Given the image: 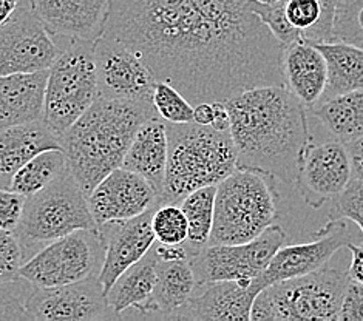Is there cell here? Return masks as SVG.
I'll use <instances>...</instances> for the list:
<instances>
[{"label": "cell", "mask_w": 363, "mask_h": 321, "mask_svg": "<svg viewBox=\"0 0 363 321\" xmlns=\"http://www.w3.org/2000/svg\"><path fill=\"white\" fill-rule=\"evenodd\" d=\"M104 34L192 103L284 85V45L249 0H108Z\"/></svg>", "instance_id": "obj_1"}, {"label": "cell", "mask_w": 363, "mask_h": 321, "mask_svg": "<svg viewBox=\"0 0 363 321\" xmlns=\"http://www.w3.org/2000/svg\"><path fill=\"white\" fill-rule=\"evenodd\" d=\"M237 169L269 173L296 186L300 159L313 144L306 107L286 85L255 86L228 99Z\"/></svg>", "instance_id": "obj_2"}, {"label": "cell", "mask_w": 363, "mask_h": 321, "mask_svg": "<svg viewBox=\"0 0 363 321\" xmlns=\"http://www.w3.org/2000/svg\"><path fill=\"white\" fill-rule=\"evenodd\" d=\"M158 111L153 102L98 98L60 140L68 170L87 196L110 171L123 166L140 127Z\"/></svg>", "instance_id": "obj_3"}, {"label": "cell", "mask_w": 363, "mask_h": 321, "mask_svg": "<svg viewBox=\"0 0 363 321\" xmlns=\"http://www.w3.org/2000/svg\"><path fill=\"white\" fill-rule=\"evenodd\" d=\"M167 124L169 156L161 204H181L195 190L218 186L237 170V150L230 130L220 132L196 123Z\"/></svg>", "instance_id": "obj_4"}, {"label": "cell", "mask_w": 363, "mask_h": 321, "mask_svg": "<svg viewBox=\"0 0 363 321\" xmlns=\"http://www.w3.org/2000/svg\"><path fill=\"white\" fill-rule=\"evenodd\" d=\"M279 190L269 173L237 169L217 186L209 244H240L279 220Z\"/></svg>", "instance_id": "obj_5"}, {"label": "cell", "mask_w": 363, "mask_h": 321, "mask_svg": "<svg viewBox=\"0 0 363 321\" xmlns=\"http://www.w3.org/2000/svg\"><path fill=\"white\" fill-rule=\"evenodd\" d=\"M348 281V272L325 266L313 274L274 283L257 293L250 320L335 321Z\"/></svg>", "instance_id": "obj_6"}, {"label": "cell", "mask_w": 363, "mask_h": 321, "mask_svg": "<svg viewBox=\"0 0 363 321\" xmlns=\"http://www.w3.org/2000/svg\"><path fill=\"white\" fill-rule=\"evenodd\" d=\"M96 227L87 193L67 169L45 188L27 196L21 224L14 233L27 261L51 241L76 230Z\"/></svg>", "instance_id": "obj_7"}, {"label": "cell", "mask_w": 363, "mask_h": 321, "mask_svg": "<svg viewBox=\"0 0 363 321\" xmlns=\"http://www.w3.org/2000/svg\"><path fill=\"white\" fill-rule=\"evenodd\" d=\"M99 98L94 42L73 40L48 68L44 120L59 140Z\"/></svg>", "instance_id": "obj_8"}, {"label": "cell", "mask_w": 363, "mask_h": 321, "mask_svg": "<svg viewBox=\"0 0 363 321\" xmlns=\"http://www.w3.org/2000/svg\"><path fill=\"white\" fill-rule=\"evenodd\" d=\"M106 240L99 227L81 229L48 242L21 267L34 288H57L99 276Z\"/></svg>", "instance_id": "obj_9"}, {"label": "cell", "mask_w": 363, "mask_h": 321, "mask_svg": "<svg viewBox=\"0 0 363 321\" xmlns=\"http://www.w3.org/2000/svg\"><path fill=\"white\" fill-rule=\"evenodd\" d=\"M286 240V232L279 224H274L247 242L206 246L189 258L196 284L237 281L247 288L264 272L275 252L284 246Z\"/></svg>", "instance_id": "obj_10"}, {"label": "cell", "mask_w": 363, "mask_h": 321, "mask_svg": "<svg viewBox=\"0 0 363 321\" xmlns=\"http://www.w3.org/2000/svg\"><path fill=\"white\" fill-rule=\"evenodd\" d=\"M60 48L22 0L16 13L0 27V76L48 70Z\"/></svg>", "instance_id": "obj_11"}, {"label": "cell", "mask_w": 363, "mask_h": 321, "mask_svg": "<svg viewBox=\"0 0 363 321\" xmlns=\"http://www.w3.org/2000/svg\"><path fill=\"white\" fill-rule=\"evenodd\" d=\"M94 64L101 98L153 102L157 77L149 65L124 43L102 34L94 40Z\"/></svg>", "instance_id": "obj_12"}, {"label": "cell", "mask_w": 363, "mask_h": 321, "mask_svg": "<svg viewBox=\"0 0 363 321\" xmlns=\"http://www.w3.org/2000/svg\"><path fill=\"white\" fill-rule=\"evenodd\" d=\"M27 315L33 321H96L121 318L108 306L106 291L98 276L57 286V288H34L27 303Z\"/></svg>", "instance_id": "obj_13"}, {"label": "cell", "mask_w": 363, "mask_h": 321, "mask_svg": "<svg viewBox=\"0 0 363 321\" xmlns=\"http://www.w3.org/2000/svg\"><path fill=\"white\" fill-rule=\"evenodd\" d=\"M354 179L347 144L330 141L311 144L300 159L296 187L313 209L340 196Z\"/></svg>", "instance_id": "obj_14"}, {"label": "cell", "mask_w": 363, "mask_h": 321, "mask_svg": "<svg viewBox=\"0 0 363 321\" xmlns=\"http://www.w3.org/2000/svg\"><path fill=\"white\" fill-rule=\"evenodd\" d=\"M351 242L345 220H330L314 233V238L303 244L281 246L275 252L264 272L252 281V288L260 292L274 283L297 278L313 274L328 264L337 250Z\"/></svg>", "instance_id": "obj_15"}, {"label": "cell", "mask_w": 363, "mask_h": 321, "mask_svg": "<svg viewBox=\"0 0 363 321\" xmlns=\"http://www.w3.org/2000/svg\"><path fill=\"white\" fill-rule=\"evenodd\" d=\"M158 204L160 193L152 182L124 167L110 171L89 195V205L98 227L135 218Z\"/></svg>", "instance_id": "obj_16"}, {"label": "cell", "mask_w": 363, "mask_h": 321, "mask_svg": "<svg viewBox=\"0 0 363 321\" xmlns=\"http://www.w3.org/2000/svg\"><path fill=\"white\" fill-rule=\"evenodd\" d=\"M50 36L67 42H94L106 31L108 0H30Z\"/></svg>", "instance_id": "obj_17"}, {"label": "cell", "mask_w": 363, "mask_h": 321, "mask_svg": "<svg viewBox=\"0 0 363 321\" xmlns=\"http://www.w3.org/2000/svg\"><path fill=\"white\" fill-rule=\"evenodd\" d=\"M158 205L135 218L99 225L106 240V257L98 278L106 293L118 276L140 261L157 241L152 227V216Z\"/></svg>", "instance_id": "obj_18"}, {"label": "cell", "mask_w": 363, "mask_h": 321, "mask_svg": "<svg viewBox=\"0 0 363 321\" xmlns=\"http://www.w3.org/2000/svg\"><path fill=\"white\" fill-rule=\"evenodd\" d=\"M257 291L237 281H211L196 284L192 297L172 320L198 321H250Z\"/></svg>", "instance_id": "obj_19"}, {"label": "cell", "mask_w": 363, "mask_h": 321, "mask_svg": "<svg viewBox=\"0 0 363 321\" xmlns=\"http://www.w3.org/2000/svg\"><path fill=\"white\" fill-rule=\"evenodd\" d=\"M284 85L306 108L313 110L323 99L328 84L325 56L314 43L297 40L283 51Z\"/></svg>", "instance_id": "obj_20"}, {"label": "cell", "mask_w": 363, "mask_h": 321, "mask_svg": "<svg viewBox=\"0 0 363 321\" xmlns=\"http://www.w3.org/2000/svg\"><path fill=\"white\" fill-rule=\"evenodd\" d=\"M48 70L0 76V128L44 118Z\"/></svg>", "instance_id": "obj_21"}, {"label": "cell", "mask_w": 363, "mask_h": 321, "mask_svg": "<svg viewBox=\"0 0 363 321\" xmlns=\"http://www.w3.org/2000/svg\"><path fill=\"white\" fill-rule=\"evenodd\" d=\"M196 289V278L189 259L161 261L157 264V283L150 298L132 309L143 318L172 320Z\"/></svg>", "instance_id": "obj_22"}, {"label": "cell", "mask_w": 363, "mask_h": 321, "mask_svg": "<svg viewBox=\"0 0 363 321\" xmlns=\"http://www.w3.org/2000/svg\"><path fill=\"white\" fill-rule=\"evenodd\" d=\"M47 149H62V144L42 119L0 128V188H10L16 171Z\"/></svg>", "instance_id": "obj_23"}, {"label": "cell", "mask_w": 363, "mask_h": 321, "mask_svg": "<svg viewBox=\"0 0 363 321\" xmlns=\"http://www.w3.org/2000/svg\"><path fill=\"white\" fill-rule=\"evenodd\" d=\"M169 156L167 124L160 115L150 118L138 130L124 156L123 166L152 182L161 196Z\"/></svg>", "instance_id": "obj_24"}, {"label": "cell", "mask_w": 363, "mask_h": 321, "mask_svg": "<svg viewBox=\"0 0 363 321\" xmlns=\"http://www.w3.org/2000/svg\"><path fill=\"white\" fill-rule=\"evenodd\" d=\"M314 45L322 51L328 67V84L322 101L334 98L337 94L363 90L362 48L342 40L320 42Z\"/></svg>", "instance_id": "obj_25"}, {"label": "cell", "mask_w": 363, "mask_h": 321, "mask_svg": "<svg viewBox=\"0 0 363 321\" xmlns=\"http://www.w3.org/2000/svg\"><path fill=\"white\" fill-rule=\"evenodd\" d=\"M158 258L153 249L121 274L106 293L108 306L119 317L127 310L140 308L150 298L157 283Z\"/></svg>", "instance_id": "obj_26"}, {"label": "cell", "mask_w": 363, "mask_h": 321, "mask_svg": "<svg viewBox=\"0 0 363 321\" xmlns=\"http://www.w3.org/2000/svg\"><path fill=\"white\" fill-rule=\"evenodd\" d=\"M311 111L342 142L363 135V90L337 94Z\"/></svg>", "instance_id": "obj_27"}, {"label": "cell", "mask_w": 363, "mask_h": 321, "mask_svg": "<svg viewBox=\"0 0 363 321\" xmlns=\"http://www.w3.org/2000/svg\"><path fill=\"white\" fill-rule=\"evenodd\" d=\"M339 0H284L289 23L309 43L333 40V28Z\"/></svg>", "instance_id": "obj_28"}, {"label": "cell", "mask_w": 363, "mask_h": 321, "mask_svg": "<svg viewBox=\"0 0 363 321\" xmlns=\"http://www.w3.org/2000/svg\"><path fill=\"white\" fill-rule=\"evenodd\" d=\"M215 195H217V186L201 187L189 193L179 204L189 224L187 240L184 242L189 258L209 246L213 227Z\"/></svg>", "instance_id": "obj_29"}, {"label": "cell", "mask_w": 363, "mask_h": 321, "mask_svg": "<svg viewBox=\"0 0 363 321\" xmlns=\"http://www.w3.org/2000/svg\"><path fill=\"white\" fill-rule=\"evenodd\" d=\"M68 169L62 149H47L38 153L16 171L10 188L23 196L38 193Z\"/></svg>", "instance_id": "obj_30"}, {"label": "cell", "mask_w": 363, "mask_h": 321, "mask_svg": "<svg viewBox=\"0 0 363 321\" xmlns=\"http://www.w3.org/2000/svg\"><path fill=\"white\" fill-rule=\"evenodd\" d=\"M152 227L162 244H184L187 240V218L178 204H160L153 212Z\"/></svg>", "instance_id": "obj_31"}, {"label": "cell", "mask_w": 363, "mask_h": 321, "mask_svg": "<svg viewBox=\"0 0 363 321\" xmlns=\"http://www.w3.org/2000/svg\"><path fill=\"white\" fill-rule=\"evenodd\" d=\"M333 40H342L363 50V0L337 2Z\"/></svg>", "instance_id": "obj_32"}, {"label": "cell", "mask_w": 363, "mask_h": 321, "mask_svg": "<svg viewBox=\"0 0 363 321\" xmlns=\"http://www.w3.org/2000/svg\"><path fill=\"white\" fill-rule=\"evenodd\" d=\"M153 106L166 123L186 124L194 120V106L175 86L158 81L153 90Z\"/></svg>", "instance_id": "obj_33"}, {"label": "cell", "mask_w": 363, "mask_h": 321, "mask_svg": "<svg viewBox=\"0 0 363 321\" xmlns=\"http://www.w3.org/2000/svg\"><path fill=\"white\" fill-rule=\"evenodd\" d=\"M33 289L22 276L0 281V320H28L27 303Z\"/></svg>", "instance_id": "obj_34"}, {"label": "cell", "mask_w": 363, "mask_h": 321, "mask_svg": "<svg viewBox=\"0 0 363 321\" xmlns=\"http://www.w3.org/2000/svg\"><path fill=\"white\" fill-rule=\"evenodd\" d=\"M249 5L252 8V11L260 17L262 22L271 30V33L284 47L297 40H303L298 30L294 28L289 23L286 11H284V2L267 5L257 2V0H249Z\"/></svg>", "instance_id": "obj_35"}, {"label": "cell", "mask_w": 363, "mask_h": 321, "mask_svg": "<svg viewBox=\"0 0 363 321\" xmlns=\"http://www.w3.org/2000/svg\"><path fill=\"white\" fill-rule=\"evenodd\" d=\"M330 220H350L363 233V181L354 178L347 190L333 199Z\"/></svg>", "instance_id": "obj_36"}, {"label": "cell", "mask_w": 363, "mask_h": 321, "mask_svg": "<svg viewBox=\"0 0 363 321\" xmlns=\"http://www.w3.org/2000/svg\"><path fill=\"white\" fill-rule=\"evenodd\" d=\"M25 263L23 247L14 232L0 229V281L19 278Z\"/></svg>", "instance_id": "obj_37"}, {"label": "cell", "mask_w": 363, "mask_h": 321, "mask_svg": "<svg viewBox=\"0 0 363 321\" xmlns=\"http://www.w3.org/2000/svg\"><path fill=\"white\" fill-rule=\"evenodd\" d=\"M27 196L11 188H0V229L16 232L19 227Z\"/></svg>", "instance_id": "obj_38"}, {"label": "cell", "mask_w": 363, "mask_h": 321, "mask_svg": "<svg viewBox=\"0 0 363 321\" xmlns=\"http://www.w3.org/2000/svg\"><path fill=\"white\" fill-rule=\"evenodd\" d=\"M337 321H363V284L350 278Z\"/></svg>", "instance_id": "obj_39"}, {"label": "cell", "mask_w": 363, "mask_h": 321, "mask_svg": "<svg viewBox=\"0 0 363 321\" xmlns=\"http://www.w3.org/2000/svg\"><path fill=\"white\" fill-rule=\"evenodd\" d=\"M155 255L161 261H175V259H189L187 249L184 244H162L160 241H155L152 246Z\"/></svg>", "instance_id": "obj_40"}, {"label": "cell", "mask_w": 363, "mask_h": 321, "mask_svg": "<svg viewBox=\"0 0 363 321\" xmlns=\"http://www.w3.org/2000/svg\"><path fill=\"white\" fill-rule=\"evenodd\" d=\"M345 144H347V149L351 158L352 175L356 179L363 181V135Z\"/></svg>", "instance_id": "obj_41"}, {"label": "cell", "mask_w": 363, "mask_h": 321, "mask_svg": "<svg viewBox=\"0 0 363 321\" xmlns=\"http://www.w3.org/2000/svg\"><path fill=\"white\" fill-rule=\"evenodd\" d=\"M347 247L350 249L352 255L350 271H348L350 278L363 284V242H360V244L348 242Z\"/></svg>", "instance_id": "obj_42"}, {"label": "cell", "mask_w": 363, "mask_h": 321, "mask_svg": "<svg viewBox=\"0 0 363 321\" xmlns=\"http://www.w3.org/2000/svg\"><path fill=\"white\" fill-rule=\"evenodd\" d=\"M213 103V110H215V116H213V123L211 124L215 130H220V132H226V130L230 128V116L228 107L224 102H212Z\"/></svg>", "instance_id": "obj_43"}, {"label": "cell", "mask_w": 363, "mask_h": 321, "mask_svg": "<svg viewBox=\"0 0 363 321\" xmlns=\"http://www.w3.org/2000/svg\"><path fill=\"white\" fill-rule=\"evenodd\" d=\"M215 110L212 102H201L194 106V123L200 125H211L213 123Z\"/></svg>", "instance_id": "obj_44"}, {"label": "cell", "mask_w": 363, "mask_h": 321, "mask_svg": "<svg viewBox=\"0 0 363 321\" xmlns=\"http://www.w3.org/2000/svg\"><path fill=\"white\" fill-rule=\"evenodd\" d=\"M22 0H0V27L16 13Z\"/></svg>", "instance_id": "obj_45"}, {"label": "cell", "mask_w": 363, "mask_h": 321, "mask_svg": "<svg viewBox=\"0 0 363 321\" xmlns=\"http://www.w3.org/2000/svg\"><path fill=\"white\" fill-rule=\"evenodd\" d=\"M257 2H260V4H267V5H274V4L284 2V0H257Z\"/></svg>", "instance_id": "obj_46"}]
</instances>
